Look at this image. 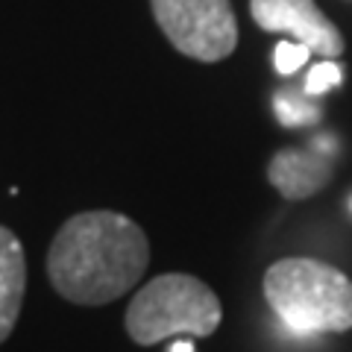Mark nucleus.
<instances>
[{"mask_svg": "<svg viewBox=\"0 0 352 352\" xmlns=\"http://www.w3.org/2000/svg\"><path fill=\"white\" fill-rule=\"evenodd\" d=\"M308 56H311V50L302 47V44H296V41H279L276 44V53H273V65H276V71L282 76H291V74H296L308 62Z\"/></svg>", "mask_w": 352, "mask_h": 352, "instance_id": "nucleus-10", "label": "nucleus"}, {"mask_svg": "<svg viewBox=\"0 0 352 352\" xmlns=\"http://www.w3.org/2000/svg\"><path fill=\"white\" fill-rule=\"evenodd\" d=\"M27 294V256L12 229L0 226V344L12 335Z\"/></svg>", "mask_w": 352, "mask_h": 352, "instance_id": "nucleus-7", "label": "nucleus"}, {"mask_svg": "<svg viewBox=\"0 0 352 352\" xmlns=\"http://www.w3.org/2000/svg\"><path fill=\"white\" fill-rule=\"evenodd\" d=\"M223 308L203 279L188 273H164L132 296L124 326L135 344L153 346L173 335L208 338L217 332Z\"/></svg>", "mask_w": 352, "mask_h": 352, "instance_id": "nucleus-3", "label": "nucleus"}, {"mask_svg": "<svg viewBox=\"0 0 352 352\" xmlns=\"http://www.w3.org/2000/svg\"><path fill=\"white\" fill-rule=\"evenodd\" d=\"M170 352H194V344L191 340H176V344L170 346Z\"/></svg>", "mask_w": 352, "mask_h": 352, "instance_id": "nucleus-11", "label": "nucleus"}, {"mask_svg": "<svg viewBox=\"0 0 352 352\" xmlns=\"http://www.w3.org/2000/svg\"><path fill=\"white\" fill-rule=\"evenodd\" d=\"M273 106H276V118L282 126H302V124H314L317 120V106L305 103L302 94L296 91H279L276 100H273Z\"/></svg>", "mask_w": 352, "mask_h": 352, "instance_id": "nucleus-8", "label": "nucleus"}, {"mask_svg": "<svg viewBox=\"0 0 352 352\" xmlns=\"http://www.w3.org/2000/svg\"><path fill=\"white\" fill-rule=\"evenodd\" d=\"M150 264L147 235L135 220L94 208L68 217L47 250V276L62 300L109 305L141 282Z\"/></svg>", "mask_w": 352, "mask_h": 352, "instance_id": "nucleus-1", "label": "nucleus"}, {"mask_svg": "<svg viewBox=\"0 0 352 352\" xmlns=\"http://www.w3.org/2000/svg\"><path fill=\"white\" fill-rule=\"evenodd\" d=\"M264 300L296 335L352 329V279L326 261H276L264 273Z\"/></svg>", "mask_w": 352, "mask_h": 352, "instance_id": "nucleus-2", "label": "nucleus"}, {"mask_svg": "<svg viewBox=\"0 0 352 352\" xmlns=\"http://www.w3.org/2000/svg\"><path fill=\"white\" fill-rule=\"evenodd\" d=\"M267 179L285 200H308L317 191H323L326 182L332 179V162L317 147L314 150L288 147L270 159Z\"/></svg>", "mask_w": 352, "mask_h": 352, "instance_id": "nucleus-6", "label": "nucleus"}, {"mask_svg": "<svg viewBox=\"0 0 352 352\" xmlns=\"http://www.w3.org/2000/svg\"><path fill=\"white\" fill-rule=\"evenodd\" d=\"M153 18L182 56L220 62L238 47V21L229 0H150Z\"/></svg>", "mask_w": 352, "mask_h": 352, "instance_id": "nucleus-4", "label": "nucleus"}, {"mask_svg": "<svg viewBox=\"0 0 352 352\" xmlns=\"http://www.w3.org/2000/svg\"><path fill=\"white\" fill-rule=\"evenodd\" d=\"M344 82V68L335 59H323L320 65H314L305 76V94H323L329 88H338Z\"/></svg>", "mask_w": 352, "mask_h": 352, "instance_id": "nucleus-9", "label": "nucleus"}, {"mask_svg": "<svg viewBox=\"0 0 352 352\" xmlns=\"http://www.w3.org/2000/svg\"><path fill=\"white\" fill-rule=\"evenodd\" d=\"M250 15L264 32L291 36L323 59H338L346 47L340 30L314 0H250Z\"/></svg>", "mask_w": 352, "mask_h": 352, "instance_id": "nucleus-5", "label": "nucleus"}]
</instances>
